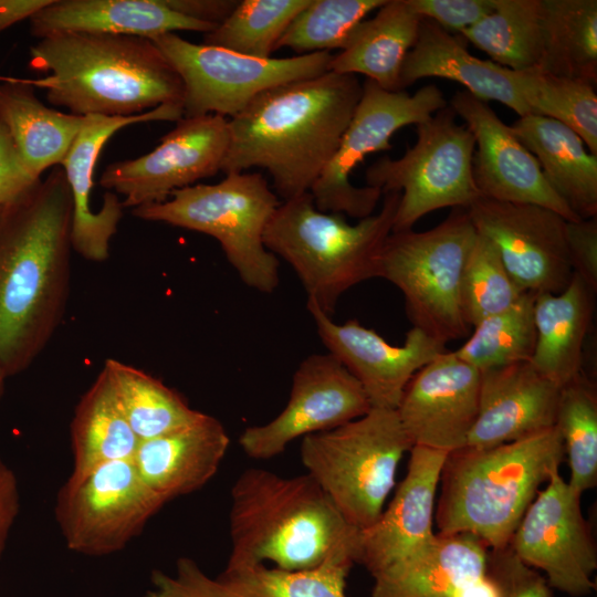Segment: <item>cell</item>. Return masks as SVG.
<instances>
[{"mask_svg": "<svg viewBox=\"0 0 597 597\" xmlns=\"http://www.w3.org/2000/svg\"><path fill=\"white\" fill-rule=\"evenodd\" d=\"M559 389L530 362L480 371L478 416L465 447L491 448L554 427Z\"/></svg>", "mask_w": 597, "mask_h": 597, "instance_id": "cell-24", "label": "cell"}, {"mask_svg": "<svg viewBox=\"0 0 597 597\" xmlns=\"http://www.w3.org/2000/svg\"><path fill=\"white\" fill-rule=\"evenodd\" d=\"M594 294L573 274L562 292L535 295L536 344L530 364L558 388L584 371V344L593 318Z\"/></svg>", "mask_w": 597, "mask_h": 597, "instance_id": "cell-30", "label": "cell"}, {"mask_svg": "<svg viewBox=\"0 0 597 597\" xmlns=\"http://www.w3.org/2000/svg\"><path fill=\"white\" fill-rule=\"evenodd\" d=\"M29 66L45 75L28 83L78 116H133L184 103L179 74L146 38L56 32L30 48Z\"/></svg>", "mask_w": 597, "mask_h": 597, "instance_id": "cell-3", "label": "cell"}, {"mask_svg": "<svg viewBox=\"0 0 597 597\" xmlns=\"http://www.w3.org/2000/svg\"><path fill=\"white\" fill-rule=\"evenodd\" d=\"M151 41L184 83V117L216 114L232 118L269 88L328 72L333 57L331 52H316L259 59L196 44L177 33H165Z\"/></svg>", "mask_w": 597, "mask_h": 597, "instance_id": "cell-11", "label": "cell"}, {"mask_svg": "<svg viewBox=\"0 0 597 597\" xmlns=\"http://www.w3.org/2000/svg\"><path fill=\"white\" fill-rule=\"evenodd\" d=\"M564 457L556 426L517 441L450 452L440 478L439 533H468L492 549L507 546L540 485Z\"/></svg>", "mask_w": 597, "mask_h": 597, "instance_id": "cell-5", "label": "cell"}, {"mask_svg": "<svg viewBox=\"0 0 597 597\" xmlns=\"http://www.w3.org/2000/svg\"><path fill=\"white\" fill-rule=\"evenodd\" d=\"M474 136L472 174L483 198L549 209L566 221L580 220L551 188L535 157L488 102L458 91L449 105Z\"/></svg>", "mask_w": 597, "mask_h": 597, "instance_id": "cell-18", "label": "cell"}, {"mask_svg": "<svg viewBox=\"0 0 597 597\" xmlns=\"http://www.w3.org/2000/svg\"><path fill=\"white\" fill-rule=\"evenodd\" d=\"M139 443L102 369L74 410L71 422L73 467L69 479L84 478L108 462L133 460Z\"/></svg>", "mask_w": 597, "mask_h": 597, "instance_id": "cell-33", "label": "cell"}, {"mask_svg": "<svg viewBox=\"0 0 597 597\" xmlns=\"http://www.w3.org/2000/svg\"><path fill=\"white\" fill-rule=\"evenodd\" d=\"M0 119L24 165L40 179L48 168L61 165L85 116L49 108L27 80L9 77L0 83Z\"/></svg>", "mask_w": 597, "mask_h": 597, "instance_id": "cell-32", "label": "cell"}, {"mask_svg": "<svg viewBox=\"0 0 597 597\" xmlns=\"http://www.w3.org/2000/svg\"><path fill=\"white\" fill-rule=\"evenodd\" d=\"M359 381L331 354H314L298 365L285 408L271 421L248 427L239 438L255 460L282 453L298 437L327 431L371 409Z\"/></svg>", "mask_w": 597, "mask_h": 597, "instance_id": "cell-16", "label": "cell"}, {"mask_svg": "<svg viewBox=\"0 0 597 597\" xmlns=\"http://www.w3.org/2000/svg\"><path fill=\"white\" fill-rule=\"evenodd\" d=\"M354 563L333 559L318 568L287 572L264 564L227 567L208 576L189 557H179L175 575L155 569L145 597H347L346 578Z\"/></svg>", "mask_w": 597, "mask_h": 597, "instance_id": "cell-23", "label": "cell"}, {"mask_svg": "<svg viewBox=\"0 0 597 597\" xmlns=\"http://www.w3.org/2000/svg\"><path fill=\"white\" fill-rule=\"evenodd\" d=\"M478 233L496 248L509 274L523 292H562L573 277L566 220L535 205L479 198L468 209Z\"/></svg>", "mask_w": 597, "mask_h": 597, "instance_id": "cell-17", "label": "cell"}, {"mask_svg": "<svg viewBox=\"0 0 597 597\" xmlns=\"http://www.w3.org/2000/svg\"><path fill=\"white\" fill-rule=\"evenodd\" d=\"M281 200L259 172H228L218 184L175 190L159 203L133 209L136 218L214 238L244 284L262 293L279 285V260L263 234Z\"/></svg>", "mask_w": 597, "mask_h": 597, "instance_id": "cell-7", "label": "cell"}, {"mask_svg": "<svg viewBox=\"0 0 597 597\" xmlns=\"http://www.w3.org/2000/svg\"><path fill=\"white\" fill-rule=\"evenodd\" d=\"M39 39L56 32H90L153 40L165 33H209L218 24L187 18L164 0H53L29 19Z\"/></svg>", "mask_w": 597, "mask_h": 597, "instance_id": "cell-27", "label": "cell"}, {"mask_svg": "<svg viewBox=\"0 0 597 597\" xmlns=\"http://www.w3.org/2000/svg\"><path fill=\"white\" fill-rule=\"evenodd\" d=\"M540 72L597 83V0H543Z\"/></svg>", "mask_w": 597, "mask_h": 597, "instance_id": "cell-34", "label": "cell"}, {"mask_svg": "<svg viewBox=\"0 0 597 597\" xmlns=\"http://www.w3.org/2000/svg\"><path fill=\"white\" fill-rule=\"evenodd\" d=\"M20 511V492L14 471L0 454V558Z\"/></svg>", "mask_w": 597, "mask_h": 597, "instance_id": "cell-47", "label": "cell"}, {"mask_svg": "<svg viewBox=\"0 0 597 597\" xmlns=\"http://www.w3.org/2000/svg\"><path fill=\"white\" fill-rule=\"evenodd\" d=\"M164 505L133 460H121L67 479L57 492L54 515L70 551L104 556L125 548Z\"/></svg>", "mask_w": 597, "mask_h": 597, "instance_id": "cell-13", "label": "cell"}, {"mask_svg": "<svg viewBox=\"0 0 597 597\" xmlns=\"http://www.w3.org/2000/svg\"><path fill=\"white\" fill-rule=\"evenodd\" d=\"M576 493L554 471L538 491L509 546L527 565L541 569L549 586L574 597L595 589L597 551Z\"/></svg>", "mask_w": 597, "mask_h": 597, "instance_id": "cell-15", "label": "cell"}, {"mask_svg": "<svg viewBox=\"0 0 597 597\" xmlns=\"http://www.w3.org/2000/svg\"><path fill=\"white\" fill-rule=\"evenodd\" d=\"M421 20L408 0H387L371 19L358 24L346 46L333 55L328 71L363 74L386 91H401V67Z\"/></svg>", "mask_w": 597, "mask_h": 597, "instance_id": "cell-31", "label": "cell"}, {"mask_svg": "<svg viewBox=\"0 0 597 597\" xmlns=\"http://www.w3.org/2000/svg\"><path fill=\"white\" fill-rule=\"evenodd\" d=\"M8 378V375L4 370V368L2 367L1 363H0V396L3 391V387H4V381L6 379Z\"/></svg>", "mask_w": 597, "mask_h": 597, "instance_id": "cell-51", "label": "cell"}, {"mask_svg": "<svg viewBox=\"0 0 597 597\" xmlns=\"http://www.w3.org/2000/svg\"><path fill=\"white\" fill-rule=\"evenodd\" d=\"M476 231L467 209L453 208L426 231L391 232L386 239L378 277L397 286L416 327L446 346L469 335L461 308V281Z\"/></svg>", "mask_w": 597, "mask_h": 597, "instance_id": "cell-9", "label": "cell"}, {"mask_svg": "<svg viewBox=\"0 0 597 597\" xmlns=\"http://www.w3.org/2000/svg\"><path fill=\"white\" fill-rule=\"evenodd\" d=\"M310 0H242L203 44L244 55L269 59L295 15Z\"/></svg>", "mask_w": 597, "mask_h": 597, "instance_id": "cell-40", "label": "cell"}, {"mask_svg": "<svg viewBox=\"0 0 597 597\" xmlns=\"http://www.w3.org/2000/svg\"><path fill=\"white\" fill-rule=\"evenodd\" d=\"M511 128L570 210L579 219L597 217V155L582 138L564 124L534 114L520 116Z\"/></svg>", "mask_w": 597, "mask_h": 597, "instance_id": "cell-29", "label": "cell"}, {"mask_svg": "<svg viewBox=\"0 0 597 597\" xmlns=\"http://www.w3.org/2000/svg\"><path fill=\"white\" fill-rule=\"evenodd\" d=\"M422 19L460 34L492 12L494 0H408Z\"/></svg>", "mask_w": 597, "mask_h": 597, "instance_id": "cell-44", "label": "cell"}, {"mask_svg": "<svg viewBox=\"0 0 597 597\" xmlns=\"http://www.w3.org/2000/svg\"><path fill=\"white\" fill-rule=\"evenodd\" d=\"M555 426L570 468L567 483L582 495L597 483V392L584 371L559 389Z\"/></svg>", "mask_w": 597, "mask_h": 597, "instance_id": "cell-38", "label": "cell"}, {"mask_svg": "<svg viewBox=\"0 0 597 597\" xmlns=\"http://www.w3.org/2000/svg\"><path fill=\"white\" fill-rule=\"evenodd\" d=\"M521 95L530 114L553 118L574 130L588 151L597 155V95L579 80L537 70L517 72Z\"/></svg>", "mask_w": 597, "mask_h": 597, "instance_id": "cell-39", "label": "cell"}, {"mask_svg": "<svg viewBox=\"0 0 597 597\" xmlns=\"http://www.w3.org/2000/svg\"><path fill=\"white\" fill-rule=\"evenodd\" d=\"M387 0H310L292 20L276 44L298 55L331 52L346 46L365 17Z\"/></svg>", "mask_w": 597, "mask_h": 597, "instance_id": "cell-41", "label": "cell"}, {"mask_svg": "<svg viewBox=\"0 0 597 597\" xmlns=\"http://www.w3.org/2000/svg\"><path fill=\"white\" fill-rule=\"evenodd\" d=\"M411 448L396 409L371 408L335 429L303 437L301 460L344 519L363 531L381 515L398 464Z\"/></svg>", "mask_w": 597, "mask_h": 597, "instance_id": "cell-8", "label": "cell"}, {"mask_svg": "<svg viewBox=\"0 0 597 597\" xmlns=\"http://www.w3.org/2000/svg\"><path fill=\"white\" fill-rule=\"evenodd\" d=\"M117 401L140 441L186 427L202 412L161 380L142 369L108 358L103 366Z\"/></svg>", "mask_w": 597, "mask_h": 597, "instance_id": "cell-36", "label": "cell"}, {"mask_svg": "<svg viewBox=\"0 0 597 597\" xmlns=\"http://www.w3.org/2000/svg\"><path fill=\"white\" fill-rule=\"evenodd\" d=\"M184 116L180 105H160L133 116L87 115L60 167L63 169L73 203L72 249L93 262L109 256V244L123 218L124 206L116 193L106 191L100 210L93 211L90 199L94 169L107 140L122 128L145 122L176 121Z\"/></svg>", "mask_w": 597, "mask_h": 597, "instance_id": "cell-21", "label": "cell"}, {"mask_svg": "<svg viewBox=\"0 0 597 597\" xmlns=\"http://www.w3.org/2000/svg\"><path fill=\"white\" fill-rule=\"evenodd\" d=\"M480 370L444 350L407 384L396 408L412 447L453 452L465 447L479 407Z\"/></svg>", "mask_w": 597, "mask_h": 597, "instance_id": "cell-20", "label": "cell"}, {"mask_svg": "<svg viewBox=\"0 0 597 597\" xmlns=\"http://www.w3.org/2000/svg\"><path fill=\"white\" fill-rule=\"evenodd\" d=\"M535 295L524 292L510 307L478 323L453 350L457 357L480 371L530 362L536 344Z\"/></svg>", "mask_w": 597, "mask_h": 597, "instance_id": "cell-37", "label": "cell"}, {"mask_svg": "<svg viewBox=\"0 0 597 597\" xmlns=\"http://www.w3.org/2000/svg\"><path fill=\"white\" fill-rule=\"evenodd\" d=\"M524 292L516 285L493 243L476 232L461 281V308L470 327L514 304Z\"/></svg>", "mask_w": 597, "mask_h": 597, "instance_id": "cell-42", "label": "cell"}, {"mask_svg": "<svg viewBox=\"0 0 597 597\" xmlns=\"http://www.w3.org/2000/svg\"><path fill=\"white\" fill-rule=\"evenodd\" d=\"M457 597H498L496 589L485 575L467 583Z\"/></svg>", "mask_w": 597, "mask_h": 597, "instance_id": "cell-50", "label": "cell"}, {"mask_svg": "<svg viewBox=\"0 0 597 597\" xmlns=\"http://www.w3.org/2000/svg\"><path fill=\"white\" fill-rule=\"evenodd\" d=\"M40 179L29 171L9 129L0 119V207L18 200Z\"/></svg>", "mask_w": 597, "mask_h": 597, "instance_id": "cell-46", "label": "cell"}, {"mask_svg": "<svg viewBox=\"0 0 597 597\" xmlns=\"http://www.w3.org/2000/svg\"><path fill=\"white\" fill-rule=\"evenodd\" d=\"M228 146V118L182 117L151 151L109 164L100 185L122 195L124 208L164 202L175 190L221 171Z\"/></svg>", "mask_w": 597, "mask_h": 597, "instance_id": "cell-14", "label": "cell"}, {"mask_svg": "<svg viewBox=\"0 0 597 597\" xmlns=\"http://www.w3.org/2000/svg\"><path fill=\"white\" fill-rule=\"evenodd\" d=\"M307 310L328 354L359 381L373 408L396 409L411 377L446 350L416 327L401 346H395L356 320L335 323L311 301Z\"/></svg>", "mask_w": 597, "mask_h": 597, "instance_id": "cell-19", "label": "cell"}, {"mask_svg": "<svg viewBox=\"0 0 597 597\" xmlns=\"http://www.w3.org/2000/svg\"><path fill=\"white\" fill-rule=\"evenodd\" d=\"M447 105L442 91L433 84L409 94L386 91L366 80L332 159L310 190L316 208L359 220L371 216L383 193L369 186L353 185L354 169L367 155L391 149L390 139L397 130L428 121Z\"/></svg>", "mask_w": 597, "mask_h": 597, "instance_id": "cell-12", "label": "cell"}, {"mask_svg": "<svg viewBox=\"0 0 597 597\" xmlns=\"http://www.w3.org/2000/svg\"><path fill=\"white\" fill-rule=\"evenodd\" d=\"M53 0H0V33L30 19Z\"/></svg>", "mask_w": 597, "mask_h": 597, "instance_id": "cell-49", "label": "cell"}, {"mask_svg": "<svg viewBox=\"0 0 597 597\" xmlns=\"http://www.w3.org/2000/svg\"><path fill=\"white\" fill-rule=\"evenodd\" d=\"M485 575L498 597H553L545 576L525 564L509 545L488 553Z\"/></svg>", "mask_w": 597, "mask_h": 597, "instance_id": "cell-43", "label": "cell"}, {"mask_svg": "<svg viewBox=\"0 0 597 597\" xmlns=\"http://www.w3.org/2000/svg\"><path fill=\"white\" fill-rule=\"evenodd\" d=\"M227 567L272 562L303 572L333 559L357 563L360 531L308 474L291 478L250 468L231 489Z\"/></svg>", "mask_w": 597, "mask_h": 597, "instance_id": "cell-4", "label": "cell"}, {"mask_svg": "<svg viewBox=\"0 0 597 597\" xmlns=\"http://www.w3.org/2000/svg\"><path fill=\"white\" fill-rule=\"evenodd\" d=\"M72 214L61 167L0 207V363L8 377L34 362L64 316Z\"/></svg>", "mask_w": 597, "mask_h": 597, "instance_id": "cell-1", "label": "cell"}, {"mask_svg": "<svg viewBox=\"0 0 597 597\" xmlns=\"http://www.w3.org/2000/svg\"><path fill=\"white\" fill-rule=\"evenodd\" d=\"M229 444L222 423L202 412L186 427L140 441L133 462L143 481L166 504L206 485Z\"/></svg>", "mask_w": 597, "mask_h": 597, "instance_id": "cell-25", "label": "cell"}, {"mask_svg": "<svg viewBox=\"0 0 597 597\" xmlns=\"http://www.w3.org/2000/svg\"><path fill=\"white\" fill-rule=\"evenodd\" d=\"M459 35L501 66L516 72L538 70L543 0H494L492 12Z\"/></svg>", "mask_w": 597, "mask_h": 597, "instance_id": "cell-35", "label": "cell"}, {"mask_svg": "<svg viewBox=\"0 0 597 597\" xmlns=\"http://www.w3.org/2000/svg\"><path fill=\"white\" fill-rule=\"evenodd\" d=\"M565 238L573 273L597 291V217L566 221Z\"/></svg>", "mask_w": 597, "mask_h": 597, "instance_id": "cell-45", "label": "cell"}, {"mask_svg": "<svg viewBox=\"0 0 597 597\" xmlns=\"http://www.w3.org/2000/svg\"><path fill=\"white\" fill-rule=\"evenodd\" d=\"M447 105L416 125L417 139L405 154L384 156L366 170V186L383 195L400 192L391 232L412 229L442 208L468 209L481 195L472 174L473 134Z\"/></svg>", "mask_w": 597, "mask_h": 597, "instance_id": "cell-10", "label": "cell"}, {"mask_svg": "<svg viewBox=\"0 0 597 597\" xmlns=\"http://www.w3.org/2000/svg\"><path fill=\"white\" fill-rule=\"evenodd\" d=\"M425 77L458 82L484 102L496 101L519 116L530 114L520 92L516 71L472 55L461 35L452 34L428 19L421 20L416 43L405 57L399 88Z\"/></svg>", "mask_w": 597, "mask_h": 597, "instance_id": "cell-26", "label": "cell"}, {"mask_svg": "<svg viewBox=\"0 0 597 597\" xmlns=\"http://www.w3.org/2000/svg\"><path fill=\"white\" fill-rule=\"evenodd\" d=\"M363 92L357 75L326 72L255 96L228 119L221 171L265 169L281 201L305 192L332 159Z\"/></svg>", "mask_w": 597, "mask_h": 597, "instance_id": "cell-2", "label": "cell"}, {"mask_svg": "<svg viewBox=\"0 0 597 597\" xmlns=\"http://www.w3.org/2000/svg\"><path fill=\"white\" fill-rule=\"evenodd\" d=\"M171 10L187 18L220 24L235 9L238 0H164Z\"/></svg>", "mask_w": 597, "mask_h": 597, "instance_id": "cell-48", "label": "cell"}, {"mask_svg": "<svg viewBox=\"0 0 597 597\" xmlns=\"http://www.w3.org/2000/svg\"><path fill=\"white\" fill-rule=\"evenodd\" d=\"M408 470L388 507L360 531L357 563L374 577L433 541L434 498L448 452L415 446Z\"/></svg>", "mask_w": 597, "mask_h": 597, "instance_id": "cell-22", "label": "cell"}, {"mask_svg": "<svg viewBox=\"0 0 597 597\" xmlns=\"http://www.w3.org/2000/svg\"><path fill=\"white\" fill-rule=\"evenodd\" d=\"M488 553L471 534L438 533L425 549L375 575L370 597H457L484 575Z\"/></svg>", "mask_w": 597, "mask_h": 597, "instance_id": "cell-28", "label": "cell"}, {"mask_svg": "<svg viewBox=\"0 0 597 597\" xmlns=\"http://www.w3.org/2000/svg\"><path fill=\"white\" fill-rule=\"evenodd\" d=\"M400 192L384 195L377 213L347 222L323 212L311 192L281 201L263 234L265 248L285 260L302 282L307 301L332 315L350 287L378 277L384 243L392 231Z\"/></svg>", "mask_w": 597, "mask_h": 597, "instance_id": "cell-6", "label": "cell"}]
</instances>
